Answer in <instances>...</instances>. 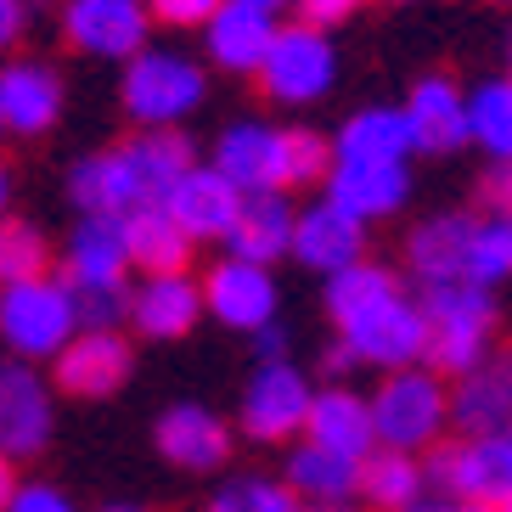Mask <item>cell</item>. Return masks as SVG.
Listing matches in <instances>:
<instances>
[{
  "instance_id": "cell-1",
  "label": "cell",
  "mask_w": 512,
  "mask_h": 512,
  "mask_svg": "<svg viewBox=\"0 0 512 512\" xmlns=\"http://www.w3.org/2000/svg\"><path fill=\"white\" fill-rule=\"evenodd\" d=\"M327 316L366 366L406 372V366L428 361V316H422V304L406 299L400 276L383 265L361 259V265L327 276Z\"/></svg>"
},
{
  "instance_id": "cell-2",
  "label": "cell",
  "mask_w": 512,
  "mask_h": 512,
  "mask_svg": "<svg viewBox=\"0 0 512 512\" xmlns=\"http://www.w3.org/2000/svg\"><path fill=\"white\" fill-rule=\"evenodd\" d=\"M422 316H428V366L439 377L479 372L496 332V299L479 282L422 287Z\"/></svg>"
},
{
  "instance_id": "cell-3",
  "label": "cell",
  "mask_w": 512,
  "mask_h": 512,
  "mask_svg": "<svg viewBox=\"0 0 512 512\" xmlns=\"http://www.w3.org/2000/svg\"><path fill=\"white\" fill-rule=\"evenodd\" d=\"M85 321H79V293L57 276L40 282H17L0 293V338L17 361H57L74 344Z\"/></svg>"
},
{
  "instance_id": "cell-4",
  "label": "cell",
  "mask_w": 512,
  "mask_h": 512,
  "mask_svg": "<svg viewBox=\"0 0 512 512\" xmlns=\"http://www.w3.org/2000/svg\"><path fill=\"white\" fill-rule=\"evenodd\" d=\"M377 417V445L389 451H434L445 445V422H451V389L439 383L434 366H406V372H383L372 394Z\"/></svg>"
},
{
  "instance_id": "cell-5",
  "label": "cell",
  "mask_w": 512,
  "mask_h": 512,
  "mask_svg": "<svg viewBox=\"0 0 512 512\" xmlns=\"http://www.w3.org/2000/svg\"><path fill=\"white\" fill-rule=\"evenodd\" d=\"M209 96V79L186 51H141L136 62H124L119 102L141 130H175L186 113H197Z\"/></svg>"
},
{
  "instance_id": "cell-6",
  "label": "cell",
  "mask_w": 512,
  "mask_h": 512,
  "mask_svg": "<svg viewBox=\"0 0 512 512\" xmlns=\"http://www.w3.org/2000/svg\"><path fill=\"white\" fill-rule=\"evenodd\" d=\"M428 484H439V496L462 501L473 512H496L512 501V439H456V445H434L428 456Z\"/></svg>"
},
{
  "instance_id": "cell-7",
  "label": "cell",
  "mask_w": 512,
  "mask_h": 512,
  "mask_svg": "<svg viewBox=\"0 0 512 512\" xmlns=\"http://www.w3.org/2000/svg\"><path fill=\"white\" fill-rule=\"evenodd\" d=\"M316 394L310 377L299 372L293 361H271V366H254L248 389H242V417L237 428L254 445H287L310 428V411H316Z\"/></svg>"
},
{
  "instance_id": "cell-8",
  "label": "cell",
  "mask_w": 512,
  "mask_h": 512,
  "mask_svg": "<svg viewBox=\"0 0 512 512\" xmlns=\"http://www.w3.org/2000/svg\"><path fill=\"white\" fill-rule=\"evenodd\" d=\"M332 79H338V51H332L327 29H316V23H287V29L276 34L265 68H259L265 96L282 102V107L321 102V96L332 91Z\"/></svg>"
},
{
  "instance_id": "cell-9",
  "label": "cell",
  "mask_w": 512,
  "mask_h": 512,
  "mask_svg": "<svg viewBox=\"0 0 512 512\" xmlns=\"http://www.w3.org/2000/svg\"><path fill=\"white\" fill-rule=\"evenodd\" d=\"M152 6L147 0H62V40L85 57L136 62L147 51Z\"/></svg>"
},
{
  "instance_id": "cell-10",
  "label": "cell",
  "mask_w": 512,
  "mask_h": 512,
  "mask_svg": "<svg viewBox=\"0 0 512 512\" xmlns=\"http://www.w3.org/2000/svg\"><path fill=\"white\" fill-rule=\"evenodd\" d=\"M214 169H220L242 197L287 192V130L259 124V119L231 124L226 136L214 141Z\"/></svg>"
},
{
  "instance_id": "cell-11",
  "label": "cell",
  "mask_w": 512,
  "mask_h": 512,
  "mask_svg": "<svg viewBox=\"0 0 512 512\" xmlns=\"http://www.w3.org/2000/svg\"><path fill=\"white\" fill-rule=\"evenodd\" d=\"M62 265H68V287L74 293L124 287V271L136 265L130 226H124L119 214H79V226L68 231V248H62Z\"/></svg>"
},
{
  "instance_id": "cell-12",
  "label": "cell",
  "mask_w": 512,
  "mask_h": 512,
  "mask_svg": "<svg viewBox=\"0 0 512 512\" xmlns=\"http://www.w3.org/2000/svg\"><path fill=\"white\" fill-rule=\"evenodd\" d=\"M203 299H209L214 321H226L231 332H265L276 321V276L271 265L226 254L203 276Z\"/></svg>"
},
{
  "instance_id": "cell-13",
  "label": "cell",
  "mask_w": 512,
  "mask_h": 512,
  "mask_svg": "<svg viewBox=\"0 0 512 512\" xmlns=\"http://www.w3.org/2000/svg\"><path fill=\"white\" fill-rule=\"evenodd\" d=\"M158 456L181 473H220L231 462V422L220 411L197 406V400H181L158 417Z\"/></svg>"
},
{
  "instance_id": "cell-14",
  "label": "cell",
  "mask_w": 512,
  "mask_h": 512,
  "mask_svg": "<svg viewBox=\"0 0 512 512\" xmlns=\"http://www.w3.org/2000/svg\"><path fill=\"white\" fill-rule=\"evenodd\" d=\"M51 439V389L34 377L29 361H12L0 372V451L6 462H29Z\"/></svg>"
},
{
  "instance_id": "cell-15",
  "label": "cell",
  "mask_w": 512,
  "mask_h": 512,
  "mask_svg": "<svg viewBox=\"0 0 512 512\" xmlns=\"http://www.w3.org/2000/svg\"><path fill=\"white\" fill-rule=\"evenodd\" d=\"M136 372V355L124 344L119 332H96L85 327L74 344L57 355V383L62 394H74V400H107V394L124 389V377Z\"/></svg>"
},
{
  "instance_id": "cell-16",
  "label": "cell",
  "mask_w": 512,
  "mask_h": 512,
  "mask_svg": "<svg viewBox=\"0 0 512 512\" xmlns=\"http://www.w3.org/2000/svg\"><path fill=\"white\" fill-rule=\"evenodd\" d=\"M62 119V79L40 57H12L0 74V124L6 136H46Z\"/></svg>"
},
{
  "instance_id": "cell-17",
  "label": "cell",
  "mask_w": 512,
  "mask_h": 512,
  "mask_svg": "<svg viewBox=\"0 0 512 512\" xmlns=\"http://www.w3.org/2000/svg\"><path fill=\"white\" fill-rule=\"evenodd\" d=\"M473 231L479 214L445 209L428 214L417 231L406 237V265L422 287H445V282H467V259H473Z\"/></svg>"
},
{
  "instance_id": "cell-18",
  "label": "cell",
  "mask_w": 512,
  "mask_h": 512,
  "mask_svg": "<svg viewBox=\"0 0 512 512\" xmlns=\"http://www.w3.org/2000/svg\"><path fill=\"white\" fill-rule=\"evenodd\" d=\"M68 197L79 203V214H136L141 203H152L147 186L136 175V158L130 147H102L91 158H79L68 169Z\"/></svg>"
},
{
  "instance_id": "cell-19",
  "label": "cell",
  "mask_w": 512,
  "mask_h": 512,
  "mask_svg": "<svg viewBox=\"0 0 512 512\" xmlns=\"http://www.w3.org/2000/svg\"><path fill=\"white\" fill-rule=\"evenodd\" d=\"M242 203H248V197H242L214 164H197L192 175H181L175 192L164 197V209L181 220L192 242H214V237L226 242L231 226H237V214H242Z\"/></svg>"
},
{
  "instance_id": "cell-20",
  "label": "cell",
  "mask_w": 512,
  "mask_h": 512,
  "mask_svg": "<svg viewBox=\"0 0 512 512\" xmlns=\"http://www.w3.org/2000/svg\"><path fill=\"white\" fill-rule=\"evenodd\" d=\"M406 119H411V136H417V152H439L445 158V152H462L473 141V107L456 91V79H445V74H428L411 85Z\"/></svg>"
},
{
  "instance_id": "cell-21",
  "label": "cell",
  "mask_w": 512,
  "mask_h": 512,
  "mask_svg": "<svg viewBox=\"0 0 512 512\" xmlns=\"http://www.w3.org/2000/svg\"><path fill=\"white\" fill-rule=\"evenodd\" d=\"M293 259L321 276H338L366 259V220H355L338 203H310L299 214V237H293Z\"/></svg>"
},
{
  "instance_id": "cell-22",
  "label": "cell",
  "mask_w": 512,
  "mask_h": 512,
  "mask_svg": "<svg viewBox=\"0 0 512 512\" xmlns=\"http://www.w3.org/2000/svg\"><path fill=\"white\" fill-rule=\"evenodd\" d=\"M130 321H136L141 338H152V344H175V338H186V332L197 327V316L209 310V299H203V282H192V276H147V282L130 293Z\"/></svg>"
},
{
  "instance_id": "cell-23",
  "label": "cell",
  "mask_w": 512,
  "mask_h": 512,
  "mask_svg": "<svg viewBox=\"0 0 512 512\" xmlns=\"http://www.w3.org/2000/svg\"><path fill=\"white\" fill-rule=\"evenodd\" d=\"M451 422L467 439H496L512 434V355L484 361L479 372L456 377L451 389Z\"/></svg>"
},
{
  "instance_id": "cell-24",
  "label": "cell",
  "mask_w": 512,
  "mask_h": 512,
  "mask_svg": "<svg viewBox=\"0 0 512 512\" xmlns=\"http://www.w3.org/2000/svg\"><path fill=\"white\" fill-rule=\"evenodd\" d=\"M276 34H282V29H276L271 12L231 0L226 12L203 29V46H209L214 68H226V74H259L265 57H271V46H276Z\"/></svg>"
},
{
  "instance_id": "cell-25",
  "label": "cell",
  "mask_w": 512,
  "mask_h": 512,
  "mask_svg": "<svg viewBox=\"0 0 512 512\" xmlns=\"http://www.w3.org/2000/svg\"><path fill=\"white\" fill-rule=\"evenodd\" d=\"M332 152H338V164H406L417 152L406 107H361V113H349L344 130L332 136Z\"/></svg>"
},
{
  "instance_id": "cell-26",
  "label": "cell",
  "mask_w": 512,
  "mask_h": 512,
  "mask_svg": "<svg viewBox=\"0 0 512 512\" xmlns=\"http://www.w3.org/2000/svg\"><path fill=\"white\" fill-rule=\"evenodd\" d=\"M411 175L406 164H338L327 181V203L349 209L355 220H389L406 209Z\"/></svg>"
},
{
  "instance_id": "cell-27",
  "label": "cell",
  "mask_w": 512,
  "mask_h": 512,
  "mask_svg": "<svg viewBox=\"0 0 512 512\" xmlns=\"http://www.w3.org/2000/svg\"><path fill=\"white\" fill-rule=\"evenodd\" d=\"M293 237H299V214L287 203V192H259L242 203L237 226H231L226 248L231 259H254V265H276L282 254H293Z\"/></svg>"
},
{
  "instance_id": "cell-28",
  "label": "cell",
  "mask_w": 512,
  "mask_h": 512,
  "mask_svg": "<svg viewBox=\"0 0 512 512\" xmlns=\"http://www.w3.org/2000/svg\"><path fill=\"white\" fill-rule=\"evenodd\" d=\"M282 473L310 507H344L349 496H361L366 462H355V456H344V451H327V445H316V439H304V445L287 451Z\"/></svg>"
},
{
  "instance_id": "cell-29",
  "label": "cell",
  "mask_w": 512,
  "mask_h": 512,
  "mask_svg": "<svg viewBox=\"0 0 512 512\" xmlns=\"http://www.w3.org/2000/svg\"><path fill=\"white\" fill-rule=\"evenodd\" d=\"M304 439H316V445H327V451H344V456H355V462H366V456L377 451L372 400H361L355 389H321Z\"/></svg>"
},
{
  "instance_id": "cell-30",
  "label": "cell",
  "mask_w": 512,
  "mask_h": 512,
  "mask_svg": "<svg viewBox=\"0 0 512 512\" xmlns=\"http://www.w3.org/2000/svg\"><path fill=\"white\" fill-rule=\"evenodd\" d=\"M124 226H130V254L147 276H181L186 259H192L197 242L186 237V226L164 203H141L136 214H124Z\"/></svg>"
},
{
  "instance_id": "cell-31",
  "label": "cell",
  "mask_w": 512,
  "mask_h": 512,
  "mask_svg": "<svg viewBox=\"0 0 512 512\" xmlns=\"http://www.w3.org/2000/svg\"><path fill=\"white\" fill-rule=\"evenodd\" d=\"M422 484H428V462H417L411 451L377 445L361 473V501L377 512H411L422 501Z\"/></svg>"
},
{
  "instance_id": "cell-32",
  "label": "cell",
  "mask_w": 512,
  "mask_h": 512,
  "mask_svg": "<svg viewBox=\"0 0 512 512\" xmlns=\"http://www.w3.org/2000/svg\"><path fill=\"white\" fill-rule=\"evenodd\" d=\"M124 147H130V158H136V175H141V186H147L152 203H164V197L175 192V181L197 169V152H192V141H186L181 130H141V136L124 141Z\"/></svg>"
},
{
  "instance_id": "cell-33",
  "label": "cell",
  "mask_w": 512,
  "mask_h": 512,
  "mask_svg": "<svg viewBox=\"0 0 512 512\" xmlns=\"http://www.w3.org/2000/svg\"><path fill=\"white\" fill-rule=\"evenodd\" d=\"M473 107V147H484L490 158H512V79H490L467 96Z\"/></svg>"
},
{
  "instance_id": "cell-34",
  "label": "cell",
  "mask_w": 512,
  "mask_h": 512,
  "mask_svg": "<svg viewBox=\"0 0 512 512\" xmlns=\"http://www.w3.org/2000/svg\"><path fill=\"white\" fill-rule=\"evenodd\" d=\"M40 276H51L46 231L34 220H6L0 226V282L17 287V282H40Z\"/></svg>"
},
{
  "instance_id": "cell-35",
  "label": "cell",
  "mask_w": 512,
  "mask_h": 512,
  "mask_svg": "<svg viewBox=\"0 0 512 512\" xmlns=\"http://www.w3.org/2000/svg\"><path fill=\"white\" fill-rule=\"evenodd\" d=\"M512 276V214H484L473 231V259H467V282L496 287Z\"/></svg>"
},
{
  "instance_id": "cell-36",
  "label": "cell",
  "mask_w": 512,
  "mask_h": 512,
  "mask_svg": "<svg viewBox=\"0 0 512 512\" xmlns=\"http://www.w3.org/2000/svg\"><path fill=\"white\" fill-rule=\"evenodd\" d=\"M209 512H304V507L287 479H231L209 501Z\"/></svg>"
},
{
  "instance_id": "cell-37",
  "label": "cell",
  "mask_w": 512,
  "mask_h": 512,
  "mask_svg": "<svg viewBox=\"0 0 512 512\" xmlns=\"http://www.w3.org/2000/svg\"><path fill=\"white\" fill-rule=\"evenodd\" d=\"M332 169H338L332 141H321L316 130H287V186L332 181Z\"/></svg>"
},
{
  "instance_id": "cell-38",
  "label": "cell",
  "mask_w": 512,
  "mask_h": 512,
  "mask_svg": "<svg viewBox=\"0 0 512 512\" xmlns=\"http://www.w3.org/2000/svg\"><path fill=\"white\" fill-rule=\"evenodd\" d=\"M147 6H152V23H169V29H209L231 0H147Z\"/></svg>"
},
{
  "instance_id": "cell-39",
  "label": "cell",
  "mask_w": 512,
  "mask_h": 512,
  "mask_svg": "<svg viewBox=\"0 0 512 512\" xmlns=\"http://www.w3.org/2000/svg\"><path fill=\"white\" fill-rule=\"evenodd\" d=\"M130 304L136 299H124V287H102V293H79V321L96 332H113V321L130 316Z\"/></svg>"
},
{
  "instance_id": "cell-40",
  "label": "cell",
  "mask_w": 512,
  "mask_h": 512,
  "mask_svg": "<svg viewBox=\"0 0 512 512\" xmlns=\"http://www.w3.org/2000/svg\"><path fill=\"white\" fill-rule=\"evenodd\" d=\"M0 512H79V507H74L68 496H62L57 484H40V479H29V484H23V490H17V496L6 501Z\"/></svg>"
},
{
  "instance_id": "cell-41",
  "label": "cell",
  "mask_w": 512,
  "mask_h": 512,
  "mask_svg": "<svg viewBox=\"0 0 512 512\" xmlns=\"http://www.w3.org/2000/svg\"><path fill=\"white\" fill-rule=\"evenodd\" d=\"M479 203L484 214H512V158H501L479 175Z\"/></svg>"
},
{
  "instance_id": "cell-42",
  "label": "cell",
  "mask_w": 512,
  "mask_h": 512,
  "mask_svg": "<svg viewBox=\"0 0 512 512\" xmlns=\"http://www.w3.org/2000/svg\"><path fill=\"white\" fill-rule=\"evenodd\" d=\"M304 17L299 23H316V29H327V23H344V17H355V6L361 0H299Z\"/></svg>"
},
{
  "instance_id": "cell-43",
  "label": "cell",
  "mask_w": 512,
  "mask_h": 512,
  "mask_svg": "<svg viewBox=\"0 0 512 512\" xmlns=\"http://www.w3.org/2000/svg\"><path fill=\"white\" fill-rule=\"evenodd\" d=\"M23 29H29V0H0V40L17 46Z\"/></svg>"
},
{
  "instance_id": "cell-44",
  "label": "cell",
  "mask_w": 512,
  "mask_h": 512,
  "mask_svg": "<svg viewBox=\"0 0 512 512\" xmlns=\"http://www.w3.org/2000/svg\"><path fill=\"white\" fill-rule=\"evenodd\" d=\"M254 355H259V366H271V361H287V332L276 327H265V332H254Z\"/></svg>"
},
{
  "instance_id": "cell-45",
  "label": "cell",
  "mask_w": 512,
  "mask_h": 512,
  "mask_svg": "<svg viewBox=\"0 0 512 512\" xmlns=\"http://www.w3.org/2000/svg\"><path fill=\"white\" fill-rule=\"evenodd\" d=\"M321 366H327V377H344L349 366H361V355H355V349H349L344 338H338V344L327 349V361H321Z\"/></svg>"
},
{
  "instance_id": "cell-46",
  "label": "cell",
  "mask_w": 512,
  "mask_h": 512,
  "mask_svg": "<svg viewBox=\"0 0 512 512\" xmlns=\"http://www.w3.org/2000/svg\"><path fill=\"white\" fill-rule=\"evenodd\" d=\"M411 512H473V507H462V501H451V496H434V501H417Z\"/></svg>"
},
{
  "instance_id": "cell-47",
  "label": "cell",
  "mask_w": 512,
  "mask_h": 512,
  "mask_svg": "<svg viewBox=\"0 0 512 512\" xmlns=\"http://www.w3.org/2000/svg\"><path fill=\"white\" fill-rule=\"evenodd\" d=\"M242 6H259V12H271V17H276V12L287 6V0H242Z\"/></svg>"
},
{
  "instance_id": "cell-48",
  "label": "cell",
  "mask_w": 512,
  "mask_h": 512,
  "mask_svg": "<svg viewBox=\"0 0 512 512\" xmlns=\"http://www.w3.org/2000/svg\"><path fill=\"white\" fill-rule=\"evenodd\" d=\"M102 512H147V507H124V501H113V507H102Z\"/></svg>"
},
{
  "instance_id": "cell-49",
  "label": "cell",
  "mask_w": 512,
  "mask_h": 512,
  "mask_svg": "<svg viewBox=\"0 0 512 512\" xmlns=\"http://www.w3.org/2000/svg\"><path fill=\"white\" fill-rule=\"evenodd\" d=\"M304 512H355V507H349V501H344V507H304Z\"/></svg>"
},
{
  "instance_id": "cell-50",
  "label": "cell",
  "mask_w": 512,
  "mask_h": 512,
  "mask_svg": "<svg viewBox=\"0 0 512 512\" xmlns=\"http://www.w3.org/2000/svg\"><path fill=\"white\" fill-rule=\"evenodd\" d=\"M496 512H512V501H507V507H496Z\"/></svg>"
},
{
  "instance_id": "cell-51",
  "label": "cell",
  "mask_w": 512,
  "mask_h": 512,
  "mask_svg": "<svg viewBox=\"0 0 512 512\" xmlns=\"http://www.w3.org/2000/svg\"><path fill=\"white\" fill-rule=\"evenodd\" d=\"M501 6H512V0H501Z\"/></svg>"
},
{
  "instance_id": "cell-52",
  "label": "cell",
  "mask_w": 512,
  "mask_h": 512,
  "mask_svg": "<svg viewBox=\"0 0 512 512\" xmlns=\"http://www.w3.org/2000/svg\"><path fill=\"white\" fill-rule=\"evenodd\" d=\"M394 6H400V0H394Z\"/></svg>"
},
{
  "instance_id": "cell-53",
  "label": "cell",
  "mask_w": 512,
  "mask_h": 512,
  "mask_svg": "<svg viewBox=\"0 0 512 512\" xmlns=\"http://www.w3.org/2000/svg\"><path fill=\"white\" fill-rule=\"evenodd\" d=\"M507 79H512V74H507Z\"/></svg>"
},
{
  "instance_id": "cell-54",
  "label": "cell",
  "mask_w": 512,
  "mask_h": 512,
  "mask_svg": "<svg viewBox=\"0 0 512 512\" xmlns=\"http://www.w3.org/2000/svg\"><path fill=\"white\" fill-rule=\"evenodd\" d=\"M507 439H512V434H507Z\"/></svg>"
}]
</instances>
